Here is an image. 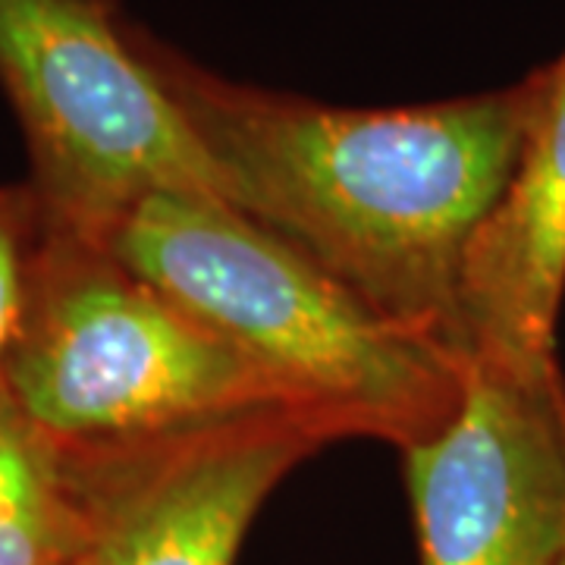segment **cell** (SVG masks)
<instances>
[{"mask_svg":"<svg viewBox=\"0 0 565 565\" xmlns=\"http://www.w3.org/2000/svg\"><path fill=\"white\" fill-rule=\"evenodd\" d=\"M541 73L519 170L465 264L462 330L471 359L556 362L565 292V51Z\"/></svg>","mask_w":565,"mask_h":565,"instance_id":"obj_7","label":"cell"},{"mask_svg":"<svg viewBox=\"0 0 565 565\" xmlns=\"http://www.w3.org/2000/svg\"><path fill=\"white\" fill-rule=\"evenodd\" d=\"M41 230L44 217L32 185H0V367L20 330Z\"/></svg>","mask_w":565,"mask_h":565,"instance_id":"obj_9","label":"cell"},{"mask_svg":"<svg viewBox=\"0 0 565 565\" xmlns=\"http://www.w3.org/2000/svg\"><path fill=\"white\" fill-rule=\"evenodd\" d=\"M102 245L340 440L374 437L405 449L459 405L471 359L386 321L233 204L148 195Z\"/></svg>","mask_w":565,"mask_h":565,"instance_id":"obj_2","label":"cell"},{"mask_svg":"<svg viewBox=\"0 0 565 565\" xmlns=\"http://www.w3.org/2000/svg\"><path fill=\"white\" fill-rule=\"evenodd\" d=\"M422 565H556L565 550L559 362L475 355L449 422L403 449Z\"/></svg>","mask_w":565,"mask_h":565,"instance_id":"obj_5","label":"cell"},{"mask_svg":"<svg viewBox=\"0 0 565 565\" xmlns=\"http://www.w3.org/2000/svg\"><path fill=\"white\" fill-rule=\"evenodd\" d=\"M136 35L236 211L386 321L471 359L465 264L519 170L541 66L468 98L333 107L217 76L139 22Z\"/></svg>","mask_w":565,"mask_h":565,"instance_id":"obj_1","label":"cell"},{"mask_svg":"<svg viewBox=\"0 0 565 565\" xmlns=\"http://www.w3.org/2000/svg\"><path fill=\"white\" fill-rule=\"evenodd\" d=\"M0 85L51 230L102 245L148 195L233 204L117 0H0Z\"/></svg>","mask_w":565,"mask_h":565,"instance_id":"obj_4","label":"cell"},{"mask_svg":"<svg viewBox=\"0 0 565 565\" xmlns=\"http://www.w3.org/2000/svg\"><path fill=\"white\" fill-rule=\"evenodd\" d=\"M333 440L315 415L267 408L158 444L76 452L92 505L82 565H236L264 500Z\"/></svg>","mask_w":565,"mask_h":565,"instance_id":"obj_6","label":"cell"},{"mask_svg":"<svg viewBox=\"0 0 565 565\" xmlns=\"http://www.w3.org/2000/svg\"><path fill=\"white\" fill-rule=\"evenodd\" d=\"M0 386L73 452L158 444L267 408L302 412L236 345L104 245L47 223Z\"/></svg>","mask_w":565,"mask_h":565,"instance_id":"obj_3","label":"cell"},{"mask_svg":"<svg viewBox=\"0 0 565 565\" xmlns=\"http://www.w3.org/2000/svg\"><path fill=\"white\" fill-rule=\"evenodd\" d=\"M556 565H565V550H563V556H559V563H556Z\"/></svg>","mask_w":565,"mask_h":565,"instance_id":"obj_10","label":"cell"},{"mask_svg":"<svg viewBox=\"0 0 565 565\" xmlns=\"http://www.w3.org/2000/svg\"><path fill=\"white\" fill-rule=\"evenodd\" d=\"M92 505L79 459L0 386V565H82Z\"/></svg>","mask_w":565,"mask_h":565,"instance_id":"obj_8","label":"cell"}]
</instances>
